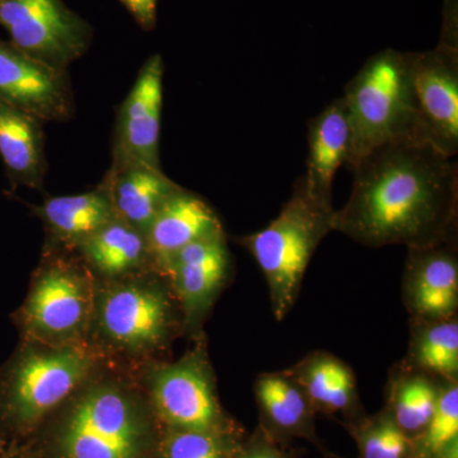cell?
I'll return each instance as SVG.
<instances>
[{
    "mask_svg": "<svg viewBox=\"0 0 458 458\" xmlns=\"http://www.w3.org/2000/svg\"><path fill=\"white\" fill-rule=\"evenodd\" d=\"M242 439L243 437L164 428L156 458H233Z\"/></svg>",
    "mask_w": 458,
    "mask_h": 458,
    "instance_id": "4316f807",
    "label": "cell"
},
{
    "mask_svg": "<svg viewBox=\"0 0 458 458\" xmlns=\"http://www.w3.org/2000/svg\"><path fill=\"white\" fill-rule=\"evenodd\" d=\"M98 355L87 343L54 346L30 342L0 390V443L22 450L44 421L95 375Z\"/></svg>",
    "mask_w": 458,
    "mask_h": 458,
    "instance_id": "3957f363",
    "label": "cell"
},
{
    "mask_svg": "<svg viewBox=\"0 0 458 458\" xmlns=\"http://www.w3.org/2000/svg\"><path fill=\"white\" fill-rule=\"evenodd\" d=\"M415 140L443 155L458 152L457 0L445 5L441 40L432 50L406 53Z\"/></svg>",
    "mask_w": 458,
    "mask_h": 458,
    "instance_id": "ba28073f",
    "label": "cell"
},
{
    "mask_svg": "<svg viewBox=\"0 0 458 458\" xmlns=\"http://www.w3.org/2000/svg\"><path fill=\"white\" fill-rule=\"evenodd\" d=\"M92 327L113 351L146 355L165 348L183 328V318L167 278L131 276L107 280L96 291Z\"/></svg>",
    "mask_w": 458,
    "mask_h": 458,
    "instance_id": "5b68a950",
    "label": "cell"
},
{
    "mask_svg": "<svg viewBox=\"0 0 458 458\" xmlns=\"http://www.w3.org/2000/svg\"><path fill=\"white\" fill-rule=\"evenodd\" d=\"M285 370L303 388L316 414L340 417L339 423L367 414L354 369L333 352H310Z\"/></svg>",
    "mask_w": 458,
    "mask_h": 458,
    "instance_id": "ac0fdd59",
    "label": "cell"
},
{
    "mask_svg": "<svg viewBox=\"0 0 458 458\" xmlns=\"http://www.w3.org/2000/svg\"><path fill=\"white\" fill-rule=\"evenodd\" d=\"M0 26L18 50L62 71L92 41L89 23L63 0H0Z\"/></svg>",
    "mask_w": 458,
    "mask_h": 458,
    "instance_id": "30bf717a",
    "label": "cell"
},
{
    "mask_svg": "<svg viewBox=\"0 0 458 458\" xmlns=\"http://www.w3.org/2000/svg\"><path fill=\"white\" fill-rule=\"evenodd\" d=\"M93 284L74 262L54 259L42 267L21 316L30 342L54 346L86 343L95 313Z\"/></svg>",
    "mask_w": 458,
    "mask_h": 458,
    "instance_id": "9c48e42d",
    "label": "cell"
},
{
    "mask_svg": "<svg viewBox=\"0 0 458 458\" xmlns=\"http://www.w3.org/2000/svg\"><path fill=\"white\" fill-rule=\"evenodd\" d=\"M351 152V123L345 102L340 98L309 123V158L303 177L316 194L333 201L334 177L348 164Z\"/></svg>",
    "mask_w": 458,
    "mask_h": 458,
    "instance_id": "ffe728a7",
    "label": "cell"
},
{
    "mask_svg": "<svg viewBox=\"0 0 458 458\" xmlns=\"http://www.w3.org/2000/svg\"><path fill=\"white\" fill-rule=\"evenodd\" d=\"M0 458H11V456H9L8 452L0 451Z\"/></svg>",
    "mask_w": 458,
    "mask_h": 458,
    "instance_id": "4dcf8cb0",
    "label": "cell"
},
{
    "mask_svg": "<svg viewBox=\"0 0 458 458\" xmlns=\"http://www.w3.org/2000/svg\"><path fill=\"white\" fill-rule=\"evenodd\" d=\"M352 129L346 167L370 150L401 138H414L406 53L394 49L370 56L343 95Z\"/></svg>",
    "mask_w": 458,
    "mask_h": 458,
    "instance_id": "8992f818",
    "label": "cell"
},
{
    "mask_svg": "<svg viewBox=\"0 0 458 458\" xmlns=\"http://www.w3.org/2000/svg\"><path fill=\"white\" fill-rule=\"evenodd\" d=\"M147 396L165 429L246 436L245 428L222 406L207 345L199 337L179 360L153 366Z\"/></svg>",
    "mask_w": 458,
    "mask_h": 458,
    "instance_id": "52a82bcc",
    "label": "cell"
},
{
    "mask_svg": "<svg viewBox=\"0 0 458 458\" xmlns=\"http://www.w3.org/2000/svg\"><path fill=\"white\" fill-rule=\"evenodd\" d=\"M0 451H5L4 448H3L2 443H0ZM7 452V451H5Z\"/></svg>",
    "mask_w": 458,
    "mask_h": 458,
    "instance_id": "d6a6232c",
    "label": "cell"
},
{
    "mask_svg": "<svg viewBox=\"0 0 458 458\" xmlns=\"http://www.w3.org/2000/svg\"><path fill=\"white\" fill-rule=\"evenodd\" d=\"M117 218L146 234L162 204L181 188L162 171L137 159L114 156L104 182Z\"/></svg>",
    "mask_w": 458,
    "mask_h": 458,
    "instance_id": "e0dca14e",
    "label": "cell"
},
{
    "mask_svg": "<svg viewBox=\"0 0 458 458\" xmlns=\"http://www.w3.org/2000/svg\"><path fill=\"white\" fill-rule=\"evenodd\" d=\"M138 25L146 31L155 29L157 23V0H120Z\"/></svg>",
    "mask_w": 458,
    "mask_h": 458,
    "instance_id": "f1b7e54d",
    "label": "cell"
},
{
    "mask_svg": "<svg viewBox=\"0 0 458 458\" xmlns=\"http://www.w3.org/2000/svg\"><path fill=\"white\" fill-rule=\"evenodd\" d=\"M162 430L146 394L122 378L93 375L16 454L27 458H156Z\"/></svg>",
    "mask_w": 458,
    "mask_h": 458,
    "instance_id": "7a4b0ae2",
    "label": "cell"
},
{
    "mask_svg": "<svg viewBox=\"0 0 458 458\" xmlns=\"http://www.w3.org/2000/svg\"><path fill=\"white\" fill-rule=\"evenodd\" d=\"M348 201L334 232L361 246H432L457 237L458 165L428 141L401 138L351 168Z\"/></svg>",
    "mask_w": 458,
    "mask_h": 458,
    "instance_id": "6da1fadb",
    "label": "cell"
},
{
    "mask_svg": "<svg viewBox=\"0 0 458 458\" xmlns=\"http://www.w3.org/2000/svg\"><path fill=\"white\" fill-rule=\"evenodd\" d=\"M231 270L225 229L190 243L174 255L164 276L179 303L185 330L199 336V327L227 285Z\"/></svg>",
    "mask_w": 458,
    "mask_h": 458,
    "instance_id": "8fae6325",
    "label": "cell"
},
{
    "mask_svg": "<svg viewBox=\"0 0 458 458\" xmlns=\"http://www.w3.org/2000/svg\"><path fill=\"white\" fill-rule=\"evenodd\" d=\"M33 210L57 242L68 249H77L83 241L117 218L102 185L84 194L49 198Z\"/></svg>",
    "mask_w": 458,
    "mask_h": 458,
    "instance_id": "44dd1931",
    "label": "cell"
},
{
    "mask_svg": "<svg viewBox=\"0 0 458 458\" xmlns=\"http://www.w3.org/2000/svg\"><path fill=\"white\" fill-rule=\"evenodd\" d=\"M410 369L448 381H458V316L410 319L408 352L401 360Z\"/></svg>",
    "mask_w": 458,
    "mask_h": 458,
    "instance_id": "cb8c5ba5",
    "label": "cell"
},
{
    "mask_svg": "<svg viewBox=\"0 0 458 458\" xmlns=\"http://www.w3.org/2000/svg\"><path fill=\"white\" fill-rule=\"evenodd\" d=\"M164 72V60L158 54L150 56L141 66L137 81L117 114L113 156L137 159L161 168L159 131Z\"/></svg>",
    "mask_w": 458,
    "mask_h": 458,
    "instance_id": "5bb4252c",
    "label": "cell"
},
{
    "mask_svg": "<svg viewBox=\"0 0 458 458\" xmlns=\"http://www.w3.org/2000/svg\"><path fill=\"white\" fill-rule=\"evenodd\" d=\"M401 298L410 319L432 321L458 316L457 237L408 249Z\"/></svg>",
    "mask_w": 458,
    "mask_h": 458,
    "instance_id": "4fadbf2b",
    "label": "cell"
},
{
    "mask_svg": "<svg viewBox=\"0 0 458 458\" xmlns=\"http://www.w3.org/2000/svg\"><path fill=\"white\" fill-rule=\"evenodd\" d=\"M0 98L44 122H66L74 98L66 71L38 62L0 40Z\"/></svg>",
    "mask_w": 458,
    "mask_h": 458,
    "instance_id": "7c38bea8",
    "label": "cell"
},
{
    "mask_svg": "<svg viewBox=\"0 0 458 458\" xmlns=\"http://www.w3.org/2000/svg\"><path fill=\"white\" fill-rule=\"evenodd\" d=\"M335 212L333 201L316 194L302 174L276 219L261 231L238 238L264 274L276 321H283L297 303L316 250L334 232Z\"/></svg>",
    "mask_w": 458,
    "mask_h": 458,
    "instance_id": "277c9868",
    "label": "cell"
},
{
    "mask_svg": "<svg viewBox=\"0 0 458 458\" xmlns=\"http://www.w3.org/2000/svg\"><path fill=\"white\" fill-rule=\"evenodd\" d=\"M322 456H324V458H344V457L337 456V454H333V452H330V451L325 452V454H322Z\"/></svg>",
    "mask_w": 458,
    "mask_h": 458,
    "instance_id": "f546056e",
    "label": "cell"
},
{
    "mask_svg": "<svg viewBox=\"0 0 458 458\" xmlns=\"http://www.w3.org/2000/svg\"><path fill=\"white\" fill-rule=\"evenodd\" d=\"M11 458H27L25 456H22V454H8Z\"/></svg>",
    "mask_w": 458,
    "mask_h": 458,
    "instance_id": "1f68e13d",
    "label": "cell"
},
{
    "mask_svg": "<svg viewBox=\"0 0 458 458\" xmlns=\"http://www.w3.org/2000/svg\"><path fill=\"white\" fill-rule=\"evenodd\" d=\"M258 426L279 445H293L295 439L311 443L322 454L327 452L316 432V414L311 401L286 370L264 372L254 384Z\"/></svg>",
    "mask_w": 458,
    "mask_h": 458,
    "instance_id": "9a60e30c",
    "label": "cell"
},
{
    "mask_svg": "<svg viewBox=\"0 0 458 458\" xmlns=\"http://www.w3.org/2000/svg\"><path fill=\"white\" fill-rule=\"evenodd\" d=\"M443 378L394 364L385 386V405L397 426L411 441L426 430L436 412Z\"/></svg>",
    "mask_w": 458,
    "mask_h": 458,
    "instance_id": "603a6c76",
    "label": "cell"
},
{
    "mask_svg": "<svg viewBox=\"0 0 458 458\" xmlns=\"http://www.w3.org/2000/svg\"><path fill=\"white\" fill-rule=\"evenodd\" d=\"M0 158L14 185L41 189L47 174L42 122L0 98Z\"/></svg>",
    "mask_w": 458,
    "mask_h": 458,
    "instance_id": "d6986e66",
    "label": "cell"
},
{
    "mask_svg": "<svg viewBox=\"0 0 458 458\" xmlns=\"http://www.w3.org/2000/svg\"><path fill=\"white\" fill-rule=\"evenodd\" d=\"M411 458H458V381L443 379L436 412L412 441Z\"/></svg>",
    "mask_w": 458,
    "mask_h": 458,
    "instance_id": "484cf974",
    "label": "cell"
},
{
    "mask_svg": "<svg viewBox=\"0 0 458 458\" xmlns=\"http://www.w3.org/2000/svg\"><path fill=\"white\" fill-rule=\"evenodd\" d=\"M357 445L360 458H411L412 441L397 426L387 409L340 421Z\"/></svg>",
    "mask_w": 458,
    "mask_h": 458,
    "instance_id": "d4e9b609",
    "label": "cell"
},
{
    "mask_svg": "<svg viewBox=\"0 0 458 458\" xmlns=\"http://www.w3.org/2000/svg\"><path fill=\"white\" fill-rule=\"evenodd\" d=\"M219 231L221 219L207 201L183 188L176 190L159 208L146 233L153 267L164 274L183 247Z\"/></svg>",
    "mask_w": 458,
    "mask_h": 458,
    "instance_id": "2e32d148",
    "label": "cell"
},
{
    "mask_svg": "<svg viewBox=\"0 0 458 458\" xmlns=\"http://www.w3.org/2000/svg\"><path fill=\"white\" fill-rule=\"evenodd\" d=\"M83 261L105 279L135 276L144 267H153L146 234L116 218L77 247Z\"/></svg>",
    "mask_w": 458,
    "mask_h": 458,
    "instance_id": "7402d4cb",
    "label": "cell"
},
{
    "mask_svg": "<svg viewBox=\"0 0 458 458\" xmlns=\"http://www.w3.org/2000/svg\"><path fill=\"white\" fill-rule=\"evenodd\" d=\"M302 451L294 445H279L258 426L238 443L233 458H300Z\"/></svg>",
    "mask_w": 458,
    "mask_h": 458,
    "instance_id": "83f0119b",
    "label": "cell"
}]
</instances>
